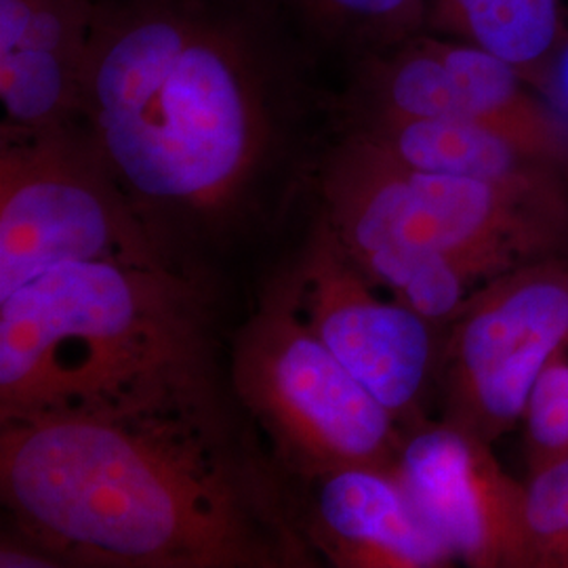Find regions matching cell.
Wrapping results in <instances>:
<instances>
[{"instance_id": "6da1fadb", "label": "cell", "mask_w": 568, "mask_h": 568, "mask_svg": "<svg viewBox=\"0 0 568 568\" xmlns=\"http://www.w3.org/2000/svg\"><path fill=\"white\" fill-rule=\"evenodd\" d=\"M318 74L248 0H93L77 124L129 201L222 213L302 169Z\"/></svg>"}, {"instance_id": "7a4b0ae2", "label": "cell", "mask_w": 568, "mask_h": 568, "mask_svg": "<svg viewBox=\"0 0 568 568\" xmlns=\"http://www.w3.org/2000/svg\"><path fill=\"white\" fill-rule=\"evenodd\" d=\"M161 410L2 424V499L42 549L121 567L255 558L244 497Z\"/></svg>"}, {"instance_id": "3957f363", "label": "cell", "mask_w": 568, "mask_h": 568, "mask_svg": "<svg viewBox=\"0 0 568 568\" xmlns=\"http://www.w3.org/2000/svg\"><path fill=\"white\" fill-rule=\"evenodd\" d=\"M187 339L129 262L53 265L0 300L2 424L161 410Z\"/></svg>"}, {"instance_id": "277c9868", "label": "cell", "mask_w": 568, "mask_h": 568, "mask_svg": "<svg viewBox=\"0 0 568 568\" xmlns=\"http://www.w3.org/2000/svg\"><path fill=\"white\" fill-rule=\"evenodd\" d=\"M331 222L358 264L415 251L443 255L467 281H493L554 257L568 236V199L417 171L347 135L318 163Z\"/></svg>"}, {"instance_id": "5b68a950", "label": "cell", "mask_w": 568, "mask_h": 568, "mask_svg": "<svg viewBox=\"0 0 568 568\" xmlns=\"http://www.w3.org/2000/svg\"><path fill=\"white\" fill-rule=\"evenodd\" d=\"M126 194L79 124L2 129L0 300L65 262L124 257Z\"/></svg>"}, {"instance_id": "8992f818", "label": "cell", "mask_w": 568, "mask_h": 568, "mask_svg": "<svg viewBox=\"0 0 568 568\" xmlns=\"http://www.w3.org/2000/svg\"><path fill=\"white\" fill-rule=\"evenodd\" d=\"M342 74V116L478 122L568 166L567 122L509 63L471 42L424 28L354 61Z\"/></svg>"}, {"instance_id": "52a82bcc", "label": "cell", "mask_w": 568, "mask_h": 568, "mask_svg": "<svg viewBox=\"0 0 568 568\" xmlns=\"http://www.w3.org/2000/svg\"><path fill=\"white\" fill-rule=\"evenodd\" d=\"M567 344L568 267L560 260L487 281L457 312L450 335V426L493 445L523 422L535 382Z\"/></svg>"}, {"instance_id": "ba28073f", "label": "cell", "mask_w": 568, "mask_h": 568, "mask_svg": "<svg viewBox=\"0 0 568 568\" xmlns=\"http://www.w3.org/2000/svg\"><path fill=\"white\" fill-rule=\"evenodd\" d=\"M394 476L455 558L528 568L525 485L501 469L490 445L455 426L426 429L403 448Z\"/></svg>"}, {"instance_id": "9c48e42d", "label": "cell", "mask_w": 568, "mask_h": 568, "mask_svg": "<svg viewBox=\"0 0 568 568\" xmlns=\"http://www.w3.org/2000/svg\"><path fill=\"white\" fill-rule=\"evenodd\" d=\"M262 349V396L295 443L331 469H384L394 415L305 325L274 328Z\"/></svg>"}, {"instance_id": "30bf717a", "label": "cell", "mask_w": 568, "mask_h": 568, "mask_svg": "<svg viewBox=\"0 0 568 568\" xmlns=\"http://www.w3.org/2000/svg\"><path fill=\"white\" fill-rule=\"evenodd\" d=\"M91 39L93 0H0L2 129L79 122Z\"/></svg>"}, {"instance_id": "8fae6325", "label": "cell", "mask_w": 568, "mask_h": 568, "mask_svg": "<svg viewBox=\"0 0 568 568\" xmlns=\"http://www.w3.org/2000/svg\"><path fill=\"white\" fill-rule=\"evenodd\" d=\"M307 328L396 417L417 403L434 361L429 323L366 291L342 264L321 270Z\"/></svg>"}, {"instance_id": "7c38bea8", "label": "cell", "mask_w": 568, "mask_h": 568, "mask_svg": "<svg viewBox=\"0 0 568 568\" xmlns=\"http://www.w3.org/2000/svg\"><path fill=\"white\" fill-rule=\"evenodd\" d=\"M344 133L417 171L495 183L544 199H568V166L478 122L342 116Z\"/></svg>"}, {"instance_id": "4fadbf2b", "label": "cell", "mask_w": 568, "mask_h": 568, "mask_svg": "<svg viewBox=\"0 0 568 568\" xmlns=\"http://www.w3.org/2000/svg\"><path fill=\"white\" fill-rule=\"evenodd\" d=\"M318 514L349 558L366 567L432 568L457 560L384 469H333L318 495Z\"/></svg>"}, {"instance_id": "5bb4252c", "label": "cell", "mask_w": 568, "mask_h": 568, "mask_svg": "<svg viewBox=\"0 0 568 568\" xmlns=\"http://www.w3.org/2000/svg\"><path fill=\"white\" fill-rule=\"evenodd\" d=\"M426 28L497 55L537 91L568 58V0H427Z\"/></svg>"}, {"instance_id": "9a60e30c", "label": "cell", "mask_w": 568, "mask_h": 568, "mask_svg": "<svg viewBox=\"0 0 568 568\" xmlns=\"http://www.w3.org/2000/svg\"><path fill=\"white\" fill-rule=\"evenodd\" d=\"M312 65L344 72L354 61L424 30L427 0H248Z\"/></svg>"}, {"instance_id": "2e32d148", "label": "cell", "mask_w": 568, "mask_h": 568, "mask_svg": "<svg viewBox=\"0 0 568 568\" xmlns=\"http://www.w3.org/2000/svg\"><path fill=\"white\" fill-rule=\"evenodd\" d=\"M525 525L528 568H568V459L530 474Z\"/></svg>"}, {"instance_id": "e0dca14e", "label": "cell", "mask_w": 568, "mask_h": 568, "mask_svg": "<svg viewBox=\"0 0 568 568\" xmlns=\"http://www.w3.org/2000/svg\"><path fill=\"white\" fill-rule=\"evenodd\" d=\"M523 422L530 474L568 459V344L535 382Z\"/></svg>"}, {"instance_id": "ac0fdd59", "label": "cell", "mask_w": 568, "mask_h": 568, "mask_svg": "<svg viewBox=\"0 0 568 568\" xmlns=\"http://www.w3.org/2000/svg\"><path fill=\"white\" fill-rule=\"evenodd\" d=\"M2 567H53V562H44L42 556H34L28 551H16V549H2Z\"/></svg>"}]
</instances>
